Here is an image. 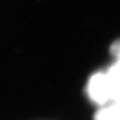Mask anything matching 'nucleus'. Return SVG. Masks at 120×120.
<instances>
[{
	"instance_id": "obj_1",
	"label": "nucleus",
	"mask_w": 120,
	"mask_h": 120,
	"mask_svg": "<svg viewBox=\"0 0 120 120\" xmlns=\"http://www.w3.org/2000/svg\"><path fill=\"white\" fill-rule=\"evenodd\" d=\"M86 94L99 108L120 103V60L115 59L107 69L95 72L88 79Z\"/></svg>"
},
{
	"instance_id": "obj_2",
	"label": "nucleus",
	"mask_w": 120,
	"mask_h": 120,
	"mask_svg": "<svg viewBox=\"0 0 120 120\" xmlns=\"http://www.w3.org/2000/svg\"><path fill=\"white\" fill-rule=\"evenodd\" d=\"M95 120H120V103L99 108Z\"/></svg>"
},
{
	"instance_id": "obj_3",
	"label": "nucleus",
	"mask_w": 120,
	"mask_h": 120,
	"mask_svg": "<svg viewBox=\"0 0 120 120\" xmlns=\"http://www.w3.org/2000/svg\"><path fill=\"white\" fill-rule=\"evenodd\" d=\"M111 53L115 59H119L120 60V39L116 40L115 43L111 45Z\"/></svg>"
}]
</instances>
